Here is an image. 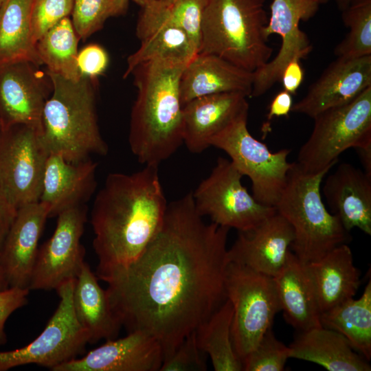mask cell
Segmentation results:
<instances>
[{"mask_svg":"<svg viewBox=\"0 0 371 371\" xmlns=\"http://www.w3.org/2000/svg\"><path fill=\"white\" fill-rule=\"evenodd\" d=\"M202 217L192 191L168 203L141 254L101 280L122 326L155 338L164 361L227 299L229 229Z\"/></svg>","mask_w":371,"mask_h":371,"instance_id":"obj_1","label":"cell"},{"mask_svg":"<svg viewBox=\"0 0 371 371\" xmlns=\"http://www.w3.org/2000/svg\"><path fill=\"white\" fill-rule=\"evenodd\" d=\"M167 206L158 166L146 165L132 174L107 176L95 198L90 218L100 280L141 254L160 229Z\"/></svg>","mask_w":371,"mask_h":371,"instance_id":"obj_2","label":"cell"},{"mask_svg":"<svg viewBox=\"0 0 371 371\" xmlns=\"http://www.w3.org/2000/svg\"><path fill=\"white\" fill-rule=\"evenodd\" d=\"M188 63L152 60L131 72L137 89L133 105L128 143L139 162L158 166L183 143V106L179 82Z\"/></svg>","mask_w":371,"mask_h":371,"instance_id":"obj_3","label":"cell"},{"mask_svg":"<svg viewBox=\"0 0 371 371\" xmlns=\"http://www.w3.org/2000/svg\"><path fill=\"white\" fill-rule=\"evenodd\" d=\"M52 92L42 112L40 135L49 154L76 163L92 154L106 155L109 148L99 129L92 79L78 81L49 72Z\"/></svg>","mask_w":371,"mask_h":371,"instance_id":"obj_4","label":"cell"},{"mask_svg":"<svg viewBox=\"0 0 371 371\" xmlns=\"http://www.w3.org/2000/svg\"><path fill=\"white\" fill-rule=\"evenodd\" d=\"M330 169L309 172L293 162L275 206L293 229L290 249L303 265L320 259L350 239L348 232L322 201L321 184Z\"/></svg>","mask_w":371,"mask_h":371,"instance_id":"obj_5","label":"cell"},{"mask_svg":"<svg viewBox=\"0 0 371 371\" xmlns=\"http://www.w3.org/2000/svg\"><path fill=\"white\" fill-rule=\"evenodd\" d=\"M265 2L207 0L199 52L216 55L251 72L263 67L273 53L265 34L269 20Z\"/></svg>","mask_w":371,"mask_h":371,"instance_id":"obj_6","label":"cell"},{"mask_svg":"<svg viewBox=\"0 0 371 371\" xmlns=\"http://www.w3.org/2000/svg\"><path fill=\"white\" fill-rule=\"evenodd\" d=\"M313 119V131L296 162L305 171L318 172L332 168L346 150L371 146V86L348 103Z\"/></svg>","mask_w":371,"mask_h":371,"instance_id":"obj_7","label":"cell"},{"mask_svg":"<svg viewBox=\"0 0 371 371\" xmlns=\"http://www.w3.org/2000/svg\"><path fill=\"white\" fill-rule=\"evenodd\" d=\"M225 285L233 306L232 343L242 361L272 327L280 302L272 277L240 265L229 262Z\"/></svg>","mask_w":371,"mask_h":371,"instance_id":"obj_8","label":"cell"},{"mask_svg":"<svg viewBox=\"0 0 371 371\" xmlns=\"http://www.w3.org/2000/svg\"><path fill=\"white\" fill-rule=\"evenodd\" d=\"M247 117L248 113L238 117L214 136L210 145L224 150L239 172L249 178L252 196L258 203L275 207L292 165L287 160L290 150L271 151L250 134Z\"/></svg>","mask_w":371,"mask_h":371,"instance_id":"obj_9","label":"cell"},{"mask_svg":"<svg viewBox=\"0 0 371 371\" xmlns=\"http://www.w3.org/2000/svg\"><path fill=\"white\" fill-rule=\"evenodd\" d=\"M243 176L231 160L218 157L210 174L192 192L198 213L238 232L255 227L275 213L274 207L258 203L249 193L242 184Z\"/></svg>","mask_w":371,"mask_h":371,"instance_id":"obj_10","label":"cell"},{"mask_svg":"<svg viewBox=\"0 0 371 371\" xmlns=\"http://www.w3.org/2000/svg\"><path fill=\"white\" fill-rule=\"evenodd\" d=\"M74 282L69 280L56 290L60 297L59 304L35 339L22 348L0 352V371L27 364H37L52 371L85 351L89 337L74 313Z\"/></svg>","mask_w":371,"mask_h":371,"instance_id":"obj_11","label":"cell"},{"mask_svg":"<svg viewBox=\"0 0 371 371\" xmlns=\"http://www.w3.org/2000/svg\"><path fill=\"white\" fill-rule=\"evenodd\" d=\"M49 153L40 128L18 124L0 133V188L16 208L39 201Z\"/></svg>","mask_w":371,"mask_h":371,"instance_id":"obj_12","label":"cell"},{"mask_svg":"<svg viewBox=\"0 0 371 371\" xmlns=\"http://www.w3.org/2000/svg\"><path fill=\"white\" fill-rule=\"evenodd\" d=\"M87 220L85 205L67 210L57 216L52 236L38 248L29 290H56L75 280L85 262V249L80 243Z\"/></svg>","mask_w":371,"mask_h":371,"instance_id":"obj_13","label":"cell"},{"mask_svg":"<svg viewBox=\"0 0 371 371\" xmlns=\"http://www.w3.org/2000/svg\"><path fill=\"white\" fill-rule=\"evenodd\" d=\"M319 4L312 0H273L271 16L265 28L268 38L273 34L281 37L280 50L276 57L254 72L251 95L259 97L280 80L285 66L293 60H300L312 51L308 36L299 24L313 17Z\"/></svg>","mask_w":371,"mask_h":371,"instance_id":"obj_14","label":"cell"},{"mask_svg":"<svg viewBox=\"0 0 371 371\" xmlns=\"http://www.w3.org/2000/svg\"><path fill=\"white\" fill-rule=\"evenodd\" d=\"M36 65L18 61L0 65V122L2 129L24 124L40 128L44 105L52 92Z\"/></svg>","mask_w":371,"mask_h":371,"instance_id":"obj_15","label":"cell"},{"mask_svg":"<svg viewBox=\"0 0 371 371\" xmlns=\"http://www.w3.org/2000/svg\"><path fill=\"white\" fill-rule=\"evenodd\" d=\"M164 354L159 342L141 330L106 340L81 358L59 365L52 371H159Z\"/></svg>","mask_w":371,"mask_h":371,"instance_id":"obj_16","label":"cell"},{"mask_svg":"<svg viewBox=\"0 0 371 371\" xmlns=\"http://www.w3.org/2000/svg\"><path fill=\"white\" fill-rule=\"evenodd\" d=\"M371 86V55L338 57L308 87L306 95L293 104L291 111L313 118L327 109L355 99Z\"/></svg>","mask_w":371,"mask_h":371,"instance_id":"obj_17","label":"cell"},{"mask_svg":"<svg viewBox=\"0 0 371 371\" xmlns=\"http://www.w3.org/2000/svg\"><path fill=\"white\" fill-rule=\"evenodd\" d=\"M293 238L291 225L276 211L255 227L238 232L228 248L229 262L273 278L284 265Z\"/></svg>","mask_w":371,"mask_h":371,"instance_id":"obj_18","label":"cell"},{"mask_svg":"<svg viewBox=\"0 0 371 371\" xmlns=\"http://www.w3.org/2000/svg\"><path fill=\"white\" fill-rule=\"evenodd\" d=\"M48 218V208L41 201L17 210L0 251L1 265L10 287L28 289L38 241Z\"/></svg>","mask_w":371,"mask_h":371,"instance_id":"obj_19","label":"cell"},{"mask_svg":"<svg viewBox=\"0 0 371 371\" xmlns=\"http://www.w3.org/2000/svg\"><path fill=\"white\" fill-rule=\"evenodd\" d=\"M247 95L227 92L193 99L183 106V143L192 153L210 146V139L240 115L248 113Z\"/></svg>","mask_w":371,"mask_h":371,"instance_id":"obj_20","label":"cell"},{"mask_svg":"<svg viewBox=\"0 0 371 371\" xmlns=\"http://www.w3.org/2000/svg\"><path fill=\"white\" fill-rule=\"evenodd\" d=\"M98 163L91 159L73 163L58 154L47 159L39 201L48 208L49 218L85 205L96 187Z\"/></svg>","mask_w":371,"mask_h":371,"instance_id":"obj_21","label":"cell"},{"mask_svg":"<svg viewBox=\"0 0 371 371\" xmlns=\"http://www.w3.org/2000/svg\"><path fill=\"white\" fill-rule=\"evenodd\" d=\"M322 191L330 213L346 231L357 227L371 235V176L342 163L327 177Z\"/></svg>","mask_w":371,"mask_h":371,"instance_id":"obj_22","label":"cell"},{"mask_svg":"<svg viewBox=\"0 0 371 371\" xmlns=\"http://www.w3.org/2000/svg\"><path fill=\"white\" fill-rule=\"evenodd\" d=\"M254 72L212 54L199 52L184 68L179 82L182 106L204 95L239 92L250 96Z\"/></svg>","mask_w":371,"mask_h":371,"instance_id":"obj_23","label":"cell"},{"mask_svg":"<svg viewBox=\"0 0 371 371\" xmlns=\"http://www.w3.org/2000/svg\"><path fill=\"white\" fill-rule=\"evenodd\" d=\"M304 265L320 313L356 295L361 284L360 272L355 266L352 251L346 243Z\"/></svg>","mask_w":371,"mask_h":371,"instance_id":"obj_24","label":"cell"},{"mask_svg":"<svg viewBox=\"0 0 371 371\" xmlns=\"http://www.w3.org/2000/svg\"><path fill=\"white\" fill-rule=\"evenodd\" d=\"M273 280L287 323L299 332L322 326L321 313L305 265L291 249Z\"/></svg>","mask_w":371,"mask_h":371,"instance_id":"obj_25","label":"cell"},{"mask_svg":"<svg viewBox=\"0 0 371 371\" xmlns=\"http://www.w3.org/2000/svg\"><path fill=\"white\" fill-rule=\"evenodd\" d=\"M73 306L77 320L87 332L89 344L117 338L122 327L111 308L106 289L85 261L74 282Z\"/></svg>","mask_w":371,"mask_h":371,"instance_id":"obj_26","label":"cell"},{"mask_svg":"<svg viewBox=\"0 0 371 371\" xmlns=\"http://www.w3.org/2000/svg\"><path fill=\"white\" fill-rule=\"evenodd\" d=\"M290 358L319 364L329 371H370L366 359L354 352L339 333L319 326L299 332L289 346Z\"/></svg>","mask_w":371,"mask_h":371,"instance_id":"obj_27","label":"cell"},{"mask_svg":"<svg viewBox=\"0 0 371 371\" xmlns=\"http://www.w3.org/2000/svg\"><path fill=\"white\" fill-rule=\"evenodd\" d=\"M33 2L4 0L0 13V65L18 61L41 64L32 36Z\"/></svg>","mask_w":371,"mask_h":371,"instance_id":"obj_28","label":"cell"},{"mask_svg":"<svg viewBox=\"0 0 371 371\" xmlns=\"http://www.w3.org/2000/svg\"><path fill=\"white\" fill-rule=\"evenodd\" d=\"M207 3V0H175L168 3L151 0L141 7L137 36L141 40L159 27H176L190 36L199 51L201 23Z\"/></svg>","mask_w":371,"mask_h":371,"instance_id":"obj_29","label":"cell"},{"mask_svg":"<svg viewBox=\"0 0 371 371\" xmlns=\"http://www.w3.org/2000/svg\"><path fill=\"white\" fill-rule=\"evenodd\" d=\"M323 327L341 334L364 359H371V281L361 296L351 298L320 315Z\"/></svg>","mask_w":371,"mask_h":371,"instance_id":"obj_30","label":"cell"},{"mask_svg":"<svg viewBox=\"0 0 371 371\" xmlns=\"http://www.w3.org/2000/svg\"><path fill=\"white\" fill-rule=\"evenodd\" d=\"M233 306L227 298L195 330L198 346L210 358L215 371H241L231 334Z\"/></svg>","mask_w":371,"mask_h":371,"instance_id":"obj_31","label":"cell"},{"mask_svg":"<svg viewBox=\"0 0 371 371\" xmlns=\"http://www.w3.org/2000/svg\"><path fill=\"white\" fill-rule=\"evenodd\" d=\"M79 37L69 16L49 29L36 43L38 56L47 71L78 81L82 76L77 65Z\"/></svg>","mask_w":371,"mask_h":371,"instance_id":"obj_32","label":"cell"},{"mask_svg":"<svg viewBox=\"0 0 371 371\" xmlns=\"http://www.w3.org/2000/svg\"><path fill=\"white\" fill-rule=\"evenodd\" d=\"M140 41L139 47L127 58L124 78L143 63L173 60L188 63L199 52L197 46L190 36L182 30L172 26L159 27Z\"/></svg>","mask_w":371,"mask_h":371,"instance_id":"obj_33","label":"cell"},{"mask_svg":"<svg viewBox=\"0 0 371 371\" xmlns=\"http://www.w3.org/2000/svg\"><path fill=\"white\" fill-rule=\"evenodd\" d=\"M342 12L349 32L335 47V54L346 58L371 55V0H352Z\"/></svg>","mask_w":371,"mask_h":371,"instance_id":"obj_34","label":"cell"},{"mask_svg":"<svg viewBox=\"0 0 371 371\" xmlns=\"http://www.w3.org/2000/svg\"><path fill=\"white\" fill-rule=\"evenodd\" d=\"M129 0H73L71 22L80 39L100 30L109 18L123 14Z\"/></svg>","mask_w":371,"mask_h":371,"instance_id":"obj_35","label":"cell"},{"mask_svg":"<svg viewBox=\"0 0 371 371\" xmlns=\"http://www.w3.org/2000/svg\"><path fill=\"white\" fill-rule=\"evenodd\" d=\"M290 348L279 341L269 328L256 346L242 360L245 371H282L290 358Z\"/></svg>","mask_w":371,"mask_h":371,"instance_id":"obj_36","label":"cell"},{"mask_svg":"<svg viewBox=\"0 0 371 371\" xmlns=\"http://www.w3.org/2000/svg\"><path fill=\"white\" fill-rule=\"evenodd\" d=\"M73 0H34L31 29L36 42L53 26L71 13Z\"/></svg>","mask_w":371,"mask_h":371,"instance_id":"obj_37","label":"cell"},{"mask_svg":"<svg viewBox=\"0 0 371 371\" xmlns=\"http://www.w3.org/2000/svg\"><path fill=\"white\" fill-rule=\"evenodd\" d=\"M205 355L198 346L194 331L163 361L159 371H206Z\"/></svg>","mask_w":371,"mask_h":371,"instance_id":"obj_38","label":"cell"},{"mask_svg":"<svg viewBox=\"0 0 371 371\" xmlns=\"http://www.w3.org/2000/svg\"><path fill=\"white\" fill-rule=\"evenodd\" d=\"M109 63L106 51L98 44H88L78 52L77 65L82 76L95 79L104 73Z\"/></svg>","mask_w":371,"mask_h":371,"instance_id":"obj_39","label":"cell"},{"mask_svg":"<svg viewBox=\"0 0 371 371\" xmlns=\"http://www.w3.org/2000/svg\"><path fill=\"white\" fill-rule=\"evenodd\" d=\"M28 289L9 287L0 291V346L7 342L5 324L9 317L27 303Z\"/></svg>","mask_w":371,"mask_h":371,"instance_id":"obj_40","label":"cell"},{"mask_svg":"<svg viewBox=\"0 0 371 371\" xmlns=\"http://www.w3.org/2000/svg\"><path fill=\"white\" fill-rule=\"evenodd\" d=\"M292 106L293 98L291 93L283 90L276 95L269 104L267 122L263 125L262 131L265 133L269 131L270 122L273 117L287 116Z\"/></svg>","mask_w":371,"mask_h":371,"instance_id":"obj_41","label":"cell"},{"mask_svg":"<svg viewBox=\"0 0 371 371\" xmlns=\"http://www.w3.org/2000/svg\"><path fill=\"white\" fill-rule=\"evenodd\" d=\"M304 70L300 60H293L284 68L280 80L284 90L289 93L295 94L304 80Z\"/></svg>","mask_w":371,"mask_h":371,"instance_id":"obj_42","label":"cell"},{"mask_svg":"<svg viewBox=\"0 0 371 371\" xmlns=\"http://www.w3.org/2000/svg\"><path fill=\"white\" fill-rule=\"evenodd\" d=\"M17 210L0 188V251L15 218Z\"/></svg>","mask_w":371,"mask_h":371,"instance_id":"obj_43","label":"cell"},{"mask_svg":"<svg viewBox=\"0 0 371 371\" xmlns=\"http://www.w3.org/2000/svg\"><path fill=\"white\" fill-rule=\"evenodd\" d=\"M356 150L363 166V171L371 176V146Z\"/></svg>","mask_w":371,"mask_h":371,"instance_id":"obj_44","label":"cell"},{"mask_svg":"<svg viewBox=\"0 0 371 371\" xmlns=\"http://www.w3.org/2000/svg\"><path fill=\"white\" fill-rule=\"evenodd\" d=\"M8 283L6 280L4 272L0 262V291L5 290L9 288Z\"/></svg>","mask_w":371,"mask_h":371,"instance_id":"obj_45","label":"cell"},{"mask_svg":"<svg viewBox=\"0 0 371 371\" xmlns=\"http://www.w3.org/2000/svg\"><path fill=\"white\" fill-rule=\"evenodd\" d=\"M339 8L344 10L348 7L352 0H335Z\"/></svg>","mask_w":371,"mask_h":371,"instance_id":"obj_46","label":"cell"},{"mask_svg":"<svg viewBox=\"0 0 371 371\" xmlns=\"http://www.w3.org/2000/svg\"><path fill=\"white\" fill-rule=\"evenodd\" d=\"M132 1L136 3L137 4H138L139 5H140L141 7H143L151 0H132Z\"/></svg>","mask_w":371,"mask_h":371,"instance_id":"obj_47","label":"cell"},{"mask_svg":"<svg viewBox=\"0 0 371 371\" xmlns=\"http://www.w3.org/2000/svg\"><path fill=\"white\" fill-rule=\"evenodd\" d=\"M312 1H313L314 2L319 4V3H325V2H326V1H328L329 0H312Z\"/></svg>","mask_w":371,"mask_h":371,"instance_id":"obj_48","label":"cell"},{"mask_svg":"<svg viewBox=\"0 0 371 371\" xmlns=\"http://www.w3.org/2000/svg\"><path fill=\"white\" fill-rule=\"evenodd\" d=\"M160 1H163V2H164V3H168L172 2V1H175V0H160Z\"/></svg>","mask_w":371,"mask_h":371,"instance_id":"obj_49","label":"cell"},{"mask_svg":"<svg viewBox=\"0 0 371 371\" xmlns=\"http://www.w3.org/2000/svg\"><path fill=\"white\" fill-rule=\"evenodd\" d=\"M4 0H0V13Z\"/></svg>","mask_w":371,"mask_h":371,"instance_id":"obj_50","label":"cell"},{"mask_svg":"<svg viewBox=\"0 0 371 371\" xmlns=\"http://www.w3.org/2000/svg\"><path fill=\"white\" fill-rule=\"evenodd\" d=\"M1 130H2V126H1V122H0V133H1Z\"/></svg>","mask_w":371,"mask_h":371,"instance_id":"obj_51","label":"cell"}]
</instances>
